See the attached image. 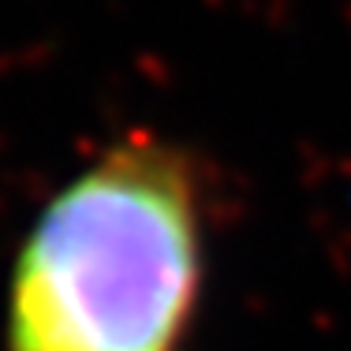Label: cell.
<instances>
[{
  "label": "cell",
  "mask_w": 351,
  "mask_h": 351,
  "mask_svg": "<svg viewBox=\"0 0 351 351\" xmlns=\"http://www.w3.org/2000/svg\"><path fill=\"white\" fill-rule=\"evenodd\" d=\"M191 161L123 138L41 210L15 258L4 351H180L202 291Z\"/></svg>",
  "instance_id": "cell-1"
}]
</instances>
